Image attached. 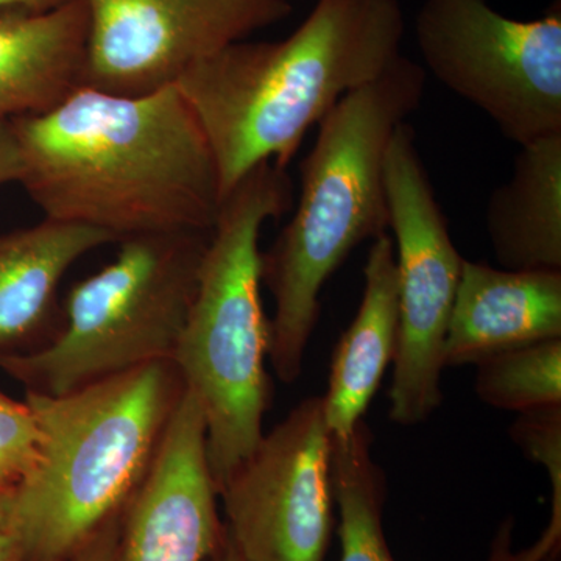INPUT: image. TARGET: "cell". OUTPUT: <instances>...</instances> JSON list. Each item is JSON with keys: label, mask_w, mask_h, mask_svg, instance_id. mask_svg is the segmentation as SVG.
Here are the masks:
<instances>
[{"label": "cell", "mask_w": 561, "mask_h": 561, "mask_svg": "<svg viewBox=\"0 0 561 561\" xmlns=\"http://www.w3.org/2000/svg\"><path fill=\"white\" fill-rule=\"evenodd\" d=\"M11 124L20 183L44 219L95 228L116 242L216 225V162L176 87L144 95L80 87L55 108Z\"/></svg>", "instance_id": "cell-1"}, {"label": "cell", "mask_w": 561, "mask_h": 561, "mask_svg": "<svg viewBox=\"0 0 561 561\" xmlns=\"http://www.w3.org/2000/svg\"><path fill=\"white\" fill-rule=\"evenodd\" d=\"M400 0H317L278 43L230 44L179 81L228 194L257 165L286 169L306 133L401 55Z\"/></svg>", "instance_id": "cell-2"}, {"label": "cell", "mask_w": 561, "mask_h": 561, "mask_svg": "<svg viewBox=\"0 0 561 561\" xmlns=\"http://www.w3.org/2000/svg\"><path fill=\"white\" fill-rule=\"evenodd\" d=\"M424 84L426 69L401 54L319 124L316 144L301 162L294 217L261 253L262 286L275 302L267 359L284 383L301 376L327 280L351 251L389 228L387 147L420 108Z\"/></svg>", "instance_id": "cell-3"}, {"label": "cell", "mask_w": 561, "mask_h": 561, "mask_svg": "<svg viewBox=\"0 0 561 561\" xmlns=\"http://www.w3.org/2000/svg\"><path fill=\"white\" fill-rule=\"evenodd\" d=\"M186 386L153 362L58 397L25 391L41 431L35 468L10 494L5 529L25 561H68L146 479Z\"/></svg>", "instance_id": "cell-4"}, {"label": "cell", "mask_w": 561, "mask_h": 561, "mask_svg": "<svg viewBox=\"0 0 561 561\" xmlns=\"http://www.w3.org/2000/svg\"><path fill=\"white\" fill-rule=\"evenodd\" d=\"M291 206L286 169L264 162L221 201L172 362L201 404L216 490L260 443L271 408V319L262 306L260 239Z\"/></svg>", "instance_id": "cell-5"}, {"label": "cell", "mask_w": 561, "mask_h": 561, "mask_svg": "<svg viewBox=\"0 0 561 561\" xmlns=\"http://www.w3.org/2000/svg\"><path fill=\"white\" fill-rule=\"evenodd\" d=\"M210 231L122 239L110 264L70 287L55 337L25 353H0V370L25 391L58 397L172 360Z\"/></svg>", "instance_id": "cell-6"}, {"label": "cell", "mask_w": 561, "mask_h": 561, "mask_svg": "<svg viewBox=\"0 0 561 561\" xmlns=\"http://www.w3.org/2000/svg\"><path fill=\"white\" fill-rule=\"evenodd\" d=\"M415 39L427 70L523 147L561 133V7L538 20L489 0H424Z\"/></svg>", "instance_id": "cell-7"}, {"label": "cell", "mask_w": 561, "mask_h": 561, "mask_svg": "<svg viewBox=\"0 0 561 561\" xmlns=\"http://www.w3.org/2000/svg\"><path fill=\"white\" fill-rule=\"evenodd\" d=\"M383 172L398 279L389 415L400 426H415L443 401L446 332L465 260L454 245L408 122L391 136Z\"/></svg>", "instance_id": "cell-8"}, {"label": "cell", "mask_w": 561, "mask_h": 561, "mask_svg": "<svg viewBox=\"0 0 561 561\" xmlns=\"http://www.w3.org/2000/svg\"><path fill=\"white\" fill-rule=\"evenodd\" d=\"M242 561H327L337 519L323 397L302 400L217 489Z\"/></svg>", "instance_id": "cell-9"}, {"label": "cell", "mask_w": 561, "mask_h": 561, "mask_svg": "<svg viewBox=\"0 0 561 561\" xmlns=\"http://www.w3.org/2000/svg\"><path fill=\"white\" fill-rule=\"evenodd\" d=\"M83 87L144 95L291 13L289 0H84Z\"/></svg>", "instance_id": "cell-10"}, {"label": "cell", "mask_w": 561, "mask_h": 561, "mask_svg": "<svg viewBox=\"0 0 561 561\" xmlns=\"http://www.w3.org/2000/svg\"><path fill=\"white\" fill-rule=\"evenodd\" d=\"M206 449L205 416L186 389L146 479L121 513L111 561L208 559L225 524Z\"/></svg>", "instance_id": "cell-11"}, {"label": "cell", "mask_w": 561, "mask_h": 561, "mask_svg": "<svg viewBox=\"0 0 561 561\" xmlns=\"http://www.w3.org/2000/svg\"><path fill=\"white\" fill-rule=\"evenodd\" d=\"M561 339V272L494 268L465 260L445 341V367Z\"/></svg>", "instance_id": "cell-12"}, {"label": "cell", "mask_w": 561, "mask_h": 561, "mask_svg": "<svg viewBox=\"0 0 561 561\" xmlns=\"http://www.w3.org/2000/svg\"><path fill=\"white\" fill-rule=\"evenodd\" d=\"M108 232L43 219L0 234V353H25L60 331L58 290L81 257L114 243Z\"/></svg>", "instance_id": "cell-13"}, {"label": "cell", "mask_w": 561, "mask_h": 561, "mask_svg": "<svg viewBox=\"0 0 561 561\" xmlns=\"http://www.w3.org/2000/svg\"><path fill=\"white\" fill-rule=\"evenodd\" d=\"M88 33L84 0L0 11V121L46 113L83 87Z\"/></svg>", "instance_id": "cell-14"}, {"label": "cell", "mask_w": 561, "mask_h": 561, "mask_svg": "<svg viewBox=\"0 0 561 561\" xmlns=\"http://www.w3.org/2000/svg\"><path fill=\"white\" fill-rule=\"evenodd\" d=\"M364 279L359 309L332 353L323 394L332 438L348 437L364 421L397 351V260L387 232L371 241Z\"/></svg>", "instance_id": "cell-15"}, {"label": "cell", "mask_w": 561, "mask_h": 561, "mask_svg": "<svg viewBox=\"0 0 561 561\" xmlns=\"http://www.w3.org/2000/svg\"><path fill=\"white\" fill-rule=\"evenodd\" d=\"M519 149L486 205L491 250L505 271L561 272V133Z\"/></svg>", "instance_id": "cell-16"}, {"label": "cell", "mask_w": 561, "mask_h": 561, "mask_svg": "<svg viewBox=\"0 0 561 561\" xmlns=\"http://www.w3.org/2000/svg\"><path fill=\"white\" fill-rule=\"evenodd\" d=\"M371 443V431L365 421L348 437H331V479L341 540L339 561H397L383 530L386 476L373 459Z\"/></svg>", "instance_id": "cell-17"}, {"label": "cell", "mask_w": 561, "mask_h": 561, "mask_svg": "<svg viewBox=\"0 0 561 561\" xmlns=\"http://www.w3.org/2000/svg\"><path fill=\"white\" fill-rule=\"evenodd\" d=\"M476 367V393L491 408L522 415L561 405V339L501 351Z\"/></svg>", "instance_id": "cell-18"}, {"label": "cell", "mask_w": 561, "mask_h": 561, "mask_svg": "<svg viewBox=\"0 0 561 561\" xmlns=\"http://www.w3.org/2000/svg\"><path fill=\"white\" fill-rule=\"evenodd\" d=\"M41 453V431L27 401L0 391V494L10 496L31 474Z\"/></svg>", "instance_id": "cell-19"}, {"label": "cell", "mask_w": 561, "mask_h": 561, "mask_svg": "<svg viewBox=\"0 0 561 561\" xmlns=\"http://www.w3.org/2000/svg\"><path fill=\"white\" fill-rule=\"evenodd\" d=\"M512 438L549 476L552 513L548 527L561 534V405L522 413L512 427Z\"/></svg>", "instance_id": "cell-20"}, {"label": "cell", "mask_w": 561, "mask_h": 561, "mask_svg": "<svg viewBox=\"0 0 561 561\" xmlns=\"http://www.w3.org/2000/svg\"><path fill=\"white\" fill-rule=\"evenodd\" d=\"M513 529L515 523L512 518L504 519L497 527L491 540L489 559L486 561H552L559 559L561 549V535L546 527L541 537L531 546L515 551L513 549Z\"/></svg>", "instance_id": "cell-21"}, {"label": "cell", "mask_w": 561, "mask_h": 561, "mask_svg": "<svg viewBox=\"0 0 561 561\" xmlns=\"http://www.w3.org/2000/svg\"><path fill=\"white\" fill-rule=\"evenodd\" d=\"M121 515L114 516L108 523L84 542L68 561H111L119 537Z\"/></svg>", "instance_id": "cell-22"}, {"label": "cell", "mask_w": 561, "mask_h": 561, "mask_svg": "<svg viewBox=\"0 0 561 561\" xmlns=\"http://www.w3.org/2000/svg\"><path fill=\"white\" fill-rule=\"evenodd\" d=\"M24 172L20 142L11 121H0V186L20 183Z\"/></svg>", "instance_id": "cell-23"}, {"label": "cell", "mask_w": 561, "mask_h": 561, "mask_svg": "<svg viewBox=\"0 0 561 561\" xmlns=\"http://www.w3.org/2000/svg\"><path fill=\"white\" fill-rule=\"evenodd\" d=\"M0 561H25L20 541L5 527H0Z\"/></svg>", "instance_id": "cell-24"}, {"label": "cell", "mask_w": 561, "mask_h": 561, "mask_svg": "<svg viewBox=\"0 0 561 561\" xmlns=\"http://www.w3.org/2000/svg\"><path fill=\"white\" fill-rule=\"evenodd\" d=\"M205 561H242L238 551H236L234 545H232L227 527H225L219 545L216 546V549L209 553L208 559Z\"/></svg>", "instance_id": "cell-25"}, {"label": "cell", "mask_w": 561, "mask_h": 561, "mask_svg": "<svg viewBox=\"0 0 561 561\" xmlns=\"http://www.w3.org/2000/svg\"><path fill=\"white\" fill-rule=\"evenodd\" d=\"M66 0H0V11L10 9L46 10Z\"/></svg>", "instance_id": "cell-26"}, {"label": "cell", "mask_w": 561, "mask_h": 561, "mask_svg": "<svg viewBox=\"0 0 561 561\" xmlns=\"http://www.w3.org/2000/svg\"><path fill=\"white\" fill-rule=\"evenodd\" d=\"M10 512V496L7 494H0V527L7 526V519H9Z\"/></svg>", "instance_id": "cell-27"}, {"label": "cell", "mask_w": 561, "mask_h": 561, "mask_svg": "<svg viewBox=\"0 0 561 561\" xmlns=\"http://www.w3.org/2000/svg\"><path fill=\"white\" fill-rule=\"evenodd\" d=\"M552 561H560V557H559V559H553Z\"/></svg>", "instance_id": "cell-28"}]
</instances>
